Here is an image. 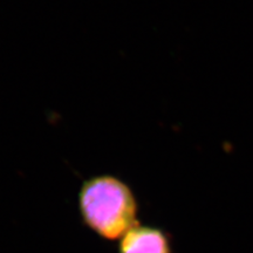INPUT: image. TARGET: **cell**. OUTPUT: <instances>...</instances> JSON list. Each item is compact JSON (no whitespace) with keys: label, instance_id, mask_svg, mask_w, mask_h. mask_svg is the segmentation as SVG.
Masks as SVG:
<instances>
[{"label":"cell","instance_id":"cell-1","mask_svg":"<svg viewBox=\"0 0 253 253\" xmlns=\"http://www.w3.org/2000/svg\"><path fill=\"white\" fill-rule=\"evenodd\" d=\"M79 211L84 226L107 242L120 240L138 225V203L132 190L118 177L87 179L79 191Z\"/></svg>","mask_w":253,"mask_h":253},{"label":"cell","instance_id":"cell-2","mask_svg":"<svg viewBox=\"0 0 253 253\" xmlns=\"http://www.w3.org/2000/svg\"><path fill=\"white\" fill-rule=\"evenodd\" d=\"M118 253H173V250L166 231L138 224L120 239Z\"/></svg>","mask_w":253,"mask_h":253}]
</instances>
